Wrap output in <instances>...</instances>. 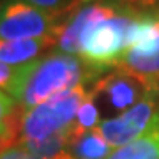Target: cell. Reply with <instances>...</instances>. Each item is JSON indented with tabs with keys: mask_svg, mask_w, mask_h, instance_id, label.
Listing matches in <instances>:
<instances>
[{
	"mask_svg": "<svg viewBox=\"0 0 159 159\" xmlns=\"http://www.w3.org/2000/svg\"><path fill=\"white\" fill-rule=\"evenodd\" d=\"M99 71L89 67L80 57L55 51L20 67L9 96L20 108L29 110L66 90L87 85L96 76L99 78Z\"/></svg>",
	"mask_w": 159,
	"mask_h": 159,
	"instance_id": "obj_1",
	"label": "cell"
},
{
	"mask_svg": "<svg viewBox=\"0 0 159 159\" xmlns=\"http://www.w3.org/2000/svg\"><path fill=\"white\" fill-rule=\"evenodd\" d=\"M23 2H27V4L37 7V9L48 12L51 16L58 18V20H62V18L69 16L73 11H76L78 7H81L83 4L96 2V0H23Z\"/></svg>",
	"mask_w": 159,
	"mask_h": 159,
	"instance_id": "obj_15",
	"label": "cell"
},
{
	"mask_svg": "<svg viewBox=\"0 0 159 159\" xmlns=\"http://www.w3.org/2000/svg\"><path fill=\"white\" fill-rule=\"evenodd\" d=\"M92 92L96 101L102 99L111 111L120 115L136 106L147 96L159 92V87L125 69L115 67V71H110L108 74L97 78L96 85L92 87Z\"/></svg>",
	"mask_w": 159,
	"mask_h": 159,
	"instance_id": "obj_6",
	"label": "cell"
},
{
	"mask_svg": "<svg viewBox=\"0 0 159 159\" xmlns=\"http://www.w3.org/2000/svg\"><path fill=\"white\" fill-rule=\"evenodd\" d=\"M101 122H102L101 110L97 106L92 89H89V94H87L85 101L81 102V106L78 108V113H76V119H74L73 125L69 127V134L74 136V134H81L85 131L97 129Z\"/></svg>",
	"mask_w": 159,
	"mask_h": 159,
	"instance_id": "obj_14",
	"label": "cell"
},
{
	"mask_svg": "<svg viewBox=\"0 0 159 159\" xmlns=\"http://www.w3.org/2000/svg\"><path fill=\"white\" fill-rule=\"evenodd\" d=\"M96 2L113 7L120 12H131V14L150 12L159 6V0H96Z\"/></svg>",
	"mask_w": 159,
	"mask_h": 159,
	"instance_id": "obj_16",
	"label": "cell"
},
{
	"mask_svg": "<svg viewBox=\"0 0 159 159\" xmlns=\"http://www.w3.org/2000/svg\"><path fill=\"white\" fill-rule=\"evenodd\" d=\"M108 159H159V125L134 142L115 148Z\"/></svg>",
	"mask_w": 159,
	"mask_h": 159,
	"instance_id": "obj_12",
	"label": "cell"
},
{
	"mask_svg": "<svg viewBox=\"0 0 159 159\" xmlns=\"http://www.w3.org/2000/svg\"><path fill=\"white\" fill-rule=\"evenodd\" d=\"M55 48V35L43 39L4 41L0 39V62L11 67H23L27 64L39 60L41 55Z\"/></svg>",
	"mask_w": 159,
	"mask_h": 159,
	"instance_id": "obj_9",
	"label": "cell"
},
{
	"mask_svg": "<svg viewBox=\"0 0 159 159\" xmlns=\"http://www.w3.org/2000/svg\"><path fill=\"white\" fill-rule=\"evenodd\" d=\"M87 94V85H80L41 102L34 108L21 110L16 143L41 142L44 138L67 131L73 125L78 108L85 101Z\"/></svg>",
	"mask_w": 159,
	"mask_h": 159,
	"instance_id": "obj_2",
	"label": "cell"
},
{
	"mask_svg": "<svg viewBox=\"0 0 159 159\" xmlns=\"http://www.w3.org/2000/svg\"><path fill=\"white\" fill-rule=\"evenodd\" d=\"M69 150L74 159H108L115 148L106 143L99 129H90L74 136L69 134Z\"/></svg>",
	"mask_w": 159,
	"mask_h": 159,
	"instance_id": "obj_10",
	"label": "cell"
},
{
	"mask_svg": "<svg viewBox=\"0 0 159 159\" xmlns=\"http://www.w3.org/2000/svg\"><path fill=\"white\" fill-rule=\"evenodd\" d=\"M115 67L125 69L159 87V41L142 48L125 50L115 62Z\"/></svg>",
	"mask_w": 159,
	"mask_h": 159,
	"instance_id": "obj_8",
	"label": "cell"
},
{
	"mask_svg": "<svg viewBox=\"0 0 159 159\" xmlns=\"http://www.w3.org/2000/svg\"><path fill=\"white\" fill-rule=\"evenodd\" d=\"M136 14L117 12L113 18L92 23L80 39L78 57L99 73L115 67L119 57L129 48V30Z\"/></svg>",
	"mask_w": 159,
	"mask_h": 159,
	"instance_id": "obj_3",
	"label": "cell"
},
{
	"mask_svg": "<svg viewBox=\"0 0 159 159\" xmlns=\"http://www.w3.org/2000/svg\"><path fill=\"white\" fill-rule=\"evenodd\" d=\"M117 9L99 2H89L73 11L69 16L62 18L55 29V50L60 53H67L78 57L80 53V39L85 32L87 27L92 23L102 21L113 18L117 14Z\"/></svg>",
	"mask_w": 159,
	"mask_h": 159,
	"instance_id": "obj_7",
	"label": "cell"
},
{
	"mask_svg": "<svg viewBox=\"0 0 159 159\" xmlns=\"http://www.w3.org/2000/svg\"><path fill=\"white\" fill-rule=\"evenodd\" d=\"M0 159H37L29 148L21 143H14L9 148L0 152Z\"/></svg>",
	"mask_w": 159,
	"mask_h": 159,
	"instance_id": "obj_18",
	"label": "cell"
},
{
	"mask_svg": "<svg viewBox=\"0 0 159 159\" xmlns=\"http://www.w3.org/2000/svg\"><path fill=\"white\" fill-rule=\"evenodd\" d=\"M58 21V18L23 0H6L0 4V39L4 41L51 37Z\"/></svg>",
	"mask_w": 159,
	"mask_h": 159,
	"instance_id": "obj_5",
	"label": "cell"
},
{
	"mask_svg": "<svg viewBox=\"0 0 159 159\" xmlns=\"http://www.w3.org/2000/svg\"><path fill=\"white\" fill-rule=\"evenodd\" d=\"M18 74H20V67H11L7 64L0 62V90H9L12 89V85L16 83Z\"/></svg>",
	"mask_w": 159,
	"mask_h": 159,
	"instance_id": "obj_17",
	"label": "cell"
},
{
	"mask_svg": "<svg viewBox=\"0 0 159 159\" xmlns=\"http://www.w3.org/2000/svg\"><path fill=\"white\" fill-rule=\"evenodd\" d=\"M21 110L7 92L0 90V152L18 142Z\"/></svg>",
	"mask_w": 159,
	"mask_h": 159,
	"instance_id": "obj_11",
	"label": "cell"
},
{
	"mask_svg": "<svg viewBox=\"0 0 159 159\" xmlns=\"http://www.w3.org/2000/svg\"><path fill=\"white\" fill-rule=\"evenodd\" d=\"M157 125L159 92H154L124 113L115 115L111 119H104L97 129L110 147L120 148L138 138H142L143 134L150 133Z\"/></svg>",
	"mask_w": 159,
	"mask_h": 159,
	"instance_id": "obj_4",
	"label": "cell"
},
{
	"mask_svg": "<svg viewBox=\"0 0 159 159\" xmlns=\"http://www.w3.org/2000/svg\"><path fill=\"white\" fill-rule=\"evenodd\" d=\"M29 148L37 159H74L69 150V134L67 131L44 138L41 142H20Z\"/></svg>",
	"mask_w": 159,
	"mask_h": 159,
	"instance_id": "obj_13",
	"label": "cell"
}]
</instances>
